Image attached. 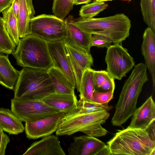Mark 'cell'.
Segmentation results:
<instances>
[{
    "mask_svg": "<svg viewBox=\"0 0 155 155\" xmlns=\"http://www.w3.org/2000/svg\"><path fill=\"white\" fill-rule=\"evenodd\" d=\"M140 5L144 21L155 32V0H140Z\"/></svg>",
    "mask_w": 155,
    "mask_h": 155,
    "instance_id": "4316f807",
    "label": "cell"
},
{
    "mask_svg": "<svg viewBox=\"0 0 155 155\" xmlns=\"http://www.w3.org/2000/svg\"><path fill=\"white\" fill-rule=\"evenodd\" d=\"M74 0H53L52 11L54 15L64 20L72 9Z\"/></svg>",
    "mask_w": 155,
    "mask_h": 155,
    "instance_id": "f546056e",
    "label": "cell"
},
{
    "mask_svg": "<svg viewBox=\"0 0 155 155\" xmlns=\"http://www.w3.org/2000/svg\"><path fill=\"white\" fill-rule=\"evenodd\" d=\"M52 81L55 92L58 93L75 94V86L58 69L53 67L48 70Z\"/></svg>",
    "mask_w": 155,
    "mask_h": 155,
    "instance_id": "44dd1931",
    "label": "cell"
},
{
    "mask_svg": "<svg viewBox=\"0 0 155 155\" xmlns=\"http://www.w3.org/2000/svg\"><path fill=\"white\" fill-rule=\"evenodd\" d=\"M30 35L47 42L63 40L67 35L64 20L54 15L43 14L34 17L30 21Z\"/></svg>",
    "mask_w": 155,
    "mask_h": 155,
    "instance_id": "52a82bcc",
    "label": "cell"
},
{
    "mask_svg": "<svg viewBox=\"0 0 155 155\" xmlns=\"http://www.w3.org/2000/svg\"><path fill=\"white\" fill-rule=\"evenodd\" d=\"M107 4L104 2L94 0L90 3L82 5L79 11V15L82 18H91L106 9Z\"/></svg>",
    "mask_w": 155,
    "mask_h": 155,
    "instance_id": "f1b7e54d",
    "label": "cell"
},
{
    "mask_svg": "<svg viewBox=\"0 0 155 155\" xmlns=\"http://www.w3.org/2000/svg\"><path fill=\"white\" fill-rule=\"evenodd\" d=\"M42 101L49 106L64 112L65 114L75 107L78 102L75 94L55 92L45 97Z\"/></svg>",
    "mask_w": 155,
    "mask_h": 155,
    "instance_id": "e0dca14e",
    "label": "cell"
},
{
    "mask_svg": "<svg viewBox=\"0 0 155 155\" xmlns=\"http://www.w3.org/2000/svg\"><path fill=\"white\" fill-rule=\"evenodd\" d=\"M14 0H0V13L11 6Z\"/></svg>",
    "mask_w": 155,
    "mask_h": 155,
    "instance_id": "e575fe53",
    "label": "cell"
},
{
    "mask_svg": "<svg viewBox=\"0 0 155 155\" xmlns=\"http://www.w3.org/2000/svg\"><path fill=\"white\" fill-rule=\"evenodd\" d=\"M0 127L9 134L17 135L25 130L22 121L11 110L2 107H0Z\"/></svg>",
    "mask_w": 155,
    "mask_h": 155,
    "instance_id": "ffe728a7",
    "label": "cell"
},
{
    "mask_svg": "<svg viewBox=\"0 0 155 155\" xmlns=\"http://www.w3.org/2000/svg\"><path fill=\"white\" fill-rule=\"evenodd\" d=\"M112 43L111 40L104 35L94 34L92 35L91 42V47L94 46L99 48H109Z\"/></svg>",
    "mask_w": 155,
    "mask_h": 155,
    "instance_id": "1f68e13d",
    "label": "cell"
},
{
    "mask_svg": "<svg viewBox=\"0 0 155 155\" xmlns=\"http://www.w3.org/2000/svg\"><path fill=\"white\" fill-rule=\"evenodd\" d=\"M16 47L7 31L2 18L0 16V54H12Z\"/></svg>",
    "mask_w": 155,
    "mask_h": 155,
    "instance_id": "83f0119b",
    "label": "cell"
},
{
    "mask_svg": "<svg viewBox=\"0 0 155 155\" xmlns=\"http://www.w3.org/2000/svg\"><path fill=\"white\" fill-rule=\"evenodd\" d=\"M145 64L134 65L132 71L125 81L120 94L111 122L113 125L120 126L134 113L137 100L144 84L148 79Z\"/></svg>",
    "mask_w": 155,
    "mask_h": 155,
    "instance_id": "6da1fadb",
    "label": "cell"
},
{
    "mask_svg": "<svg viewBox=\"0 0 155 155\" xmlns=\"http://www.w3.org/2000/svg\"><path fill=\"white\" fill-rule=\"evenodd\" d=\"M155 32L148 27L143 35V41L141 46L142 55L145 64L150 73L153 88L155 85Z\"/></svg>",
    "mask_w": 155,
    "mask_h": 155,
    "instance_id": "2e32d148",
    "label": "cell"
},
{
    "mask_svg": "<svg viewBox=\"0 0 155 155\" xmlns=\"http://www.w3.org/2000/svg\"><path fill=\"white\" fill-rule=\"evenodd\" d=\"M11 6L14 13L18 19L20 7L19 0H14Z\"/></svg>",
    "mask_w": 155,
    "mask_h": 155,
    "instance_id": "d590c367",
    "label": "cell"
},
{
    "mask_svg": "<svg viewBox=\"0 0 155 155\" xmlns=\"http://www.w3.org/2000/svg\"><path fill=\"white\" fill-rule=\"evenodd\" d=\"M94 70L91 68L84 71L81 82L80 98L94 102L93 97V93L94 91L93 79Z\"/></svg>",
    "mask_w": 155,
    "mask_h": 155,
    "instance_id": "d4e9b609",
    "label": "cell"
},
{
    "mask_svg": "<svg viewBox=\"0 0 155 155\" xmlns=\"http://www.w3.org/2000/svg\"><path fill=\"white\" fill-rule=\"evenodd\" d=\"M10 141L9 137L4 132L0 127V155H5L6 149Z\"/></svg>",
    "mask_w": 155,
    "mask_h": 155,
    "instance_id": "836d02e7",
    "label": "cell"
},
{
    "mask_svg": "<svg viewBox=\"0 0 155 155\" xmlns=\"http://www.w3.org/2000/svg\"><path fill=\"white\" fill-rule=\"evenodd\" d=\"M93 79L94 90L114 92L115 87L114 79L106 71L94 70Z\"/></svg>",
    "mask_w": 155,
    "mask_h": 155,
    "instance_id": "cb8c5ba5",
    "label": "cell"
},
{
    "mask_svg": "<svg viewBox=\"0 0 155 155\" xmlns=\"http://www.w3.org/2000/svg\"><path fill=\"white\" fill-rule=\"evenodd\" d=\"M25 155H65L58 137L50 135L33 143L23 154Z\"/></svg>",
    "mask_w": 155,
    "mask_h": 155,
    "instance_id": "5bb4252c",
    "label": "cell"
},
{
    "mask_svg": "<svg viewBox=\"0 0 155 155\" xmlns=\"http://www.w3.org/2000/svg\"><path fill=\"white\" fill-rule=\"evenodd\" d=\"M2 18L7 31L11 39L17 46L20 40L18 19L15 16L11 5L2 12Z\"/></svg>",
    "mask_w": 155,
    "mask_h": 155,
    "instance_id": "603a6c76",
    "label": "cell"
},
{
    "mask_svg": "<svg viewBox=\"0 0 155 155\" xmlns=\"http://www.w3.org/2000/svg\"><path fill=\"white\" fill-rule=\"evenodd\" d=\"M111 155H150L155 141L147 130L129 128L118 131L107 142Z\"/></svg>",
    "mask_w": 155,
    "mask_h": 155,
    "instance_id": "5b68a950",
    "label": "cell"
},
{
    "mask_svg": "<svg viewBox=\"0 0 155 155\" xmlns=\"http://www.w3.org/2000/svg\"><path fill=\"white\" fill-rule=\"evenodd\" d=\"M150 155H155V150L152 151Z\"/></svg>",
    "mask_w": 155,
    "mask_h": 155,
    "instance_id": "74e56055",
    "label": "cell"
},
{
    "mask_svg": "<svg viewBox=\"0 0 155 155\" xmlns=\"http://www.w3.org/2000/svg\"><path fill=\"white\" fill-rule=\"evenodd\" d=\"M113 93L112 91L102 92L94 90L93 94L94 101L101 104H108L113 98Z\"/></svg>",
    "mask_w": 155,
    "mask_h": 155,
    "instance_id": "d6a6232c",
    "label": "cell"
},
{
    "mask_svg": "<svg viewBox=\"0 0 155 155\" xmlns=\"http://www.w3.org/2000/svg\"><path fill=\"white\" fill-rule=\"evenodd\" d=\"M92 0H74V5H80L83 4H87L91 2Z\"/></svg>",
    "mask_w": 155,
    "mask_h": 155,
    "instance_id": "8d00e7d4",
    "label": "cell"
},
{
    "mask_svg": "<svg viewBox=\"0 0 155 155\" xmlns=\"http://www.w3.org/2000/svg\"><path fill=\"white\" fill-rule=\"evenodd\" d=\"M65 48L67 55L75 78L76 81V87L78 91L80 92L81 90V78L84 71H83L77 63L71 54L66 48Z\"/></svg>",
    "mask_w": 155,
    "mask_h": 155,
    "instance_id": "4dcf8cb0",
    "label": "cell"
},
{
    "mask_svg": "<svg viewBox=\"0 0 155 155\" xmlns=\"http://www.w3.org/2000/svg\"><path fill=\"white\" fill-rule=\"evenodd\" d=\"M68 151L69 155H111L108 145L87 135L74 137Z\"/></svg>",
    "mask_w": 155,
    "mask_h": 155,
    "instance_id": "30bf717a",
    "label": "cell"
},
{
    "mask_svg": "<svg viewBox=\"0 0 155 155\" xmlns=\"http://www.w3.org/2000/svg\"><path fill=\"white\" fill-rule=\"evenodd\" d=\"M20 74L10 63L8 55L0 54V84L14 90Z\"/></svg>",
    "mask_w": 155,
    "mask_h": 155,
    "instance_id": "d6986e66",
    "label": "cell"
},
{
    "mask_svg": "<svg viewBox=\"0 0 155 155\" xmlns=\"http://www.w3.org/2000/svg\"><path fill=\"white\" fill-rule=\"evenodd\" d=\"M73 16L64 19L67 31L66 37L62 40L71 47L78 50L90 52L92 35L86 32L74 25L71 21Z\"/></svg>",
    "mask_w": 155,
    "mask_h": 155,
    "instance_id": "4fadbf2b",
    "label": "cell"
},
{
    "mask_svg": "<svg viewBox=\"0 0 155 155\" xmlns=\"http://www.w3.org/2000/svg\"><path fill=\"white\" fill-rule=\"evenodd\" d=\"M66 48L84 71L91 68L93 64V58L90 52L82 51L74 48L64 43Z\"/></svg>",
    "mask_w": 155,
    "mask_h": 155,
    "instance_id": "484cf974",
    "label": "cell"
},
{
    "mask_svg": "<svg viewBox=\"0 0 155 155\" xmlns=\"http://www.w3.org/2000/svg\"><path fill=\"white\" fill-rule=\"evenodd\" d=\"M14 91L16 99L42 100L55 92L48 70L23 67Z\"/></svg>",
    "mask_w": 155,
    "mask_h": 155,
    "instance_id": "3957f363",
    "label": "cell"
},
{
    "mask_svg": "<svg viewBox=\"0 0 155 155\" xmlns=\"http://www.w3.org/2000/svg\"><path fill=\"white\" fill-rule=\"evenodd\" d=\"M48 42L54 67L61 71L76 87V81L62 40Z\"/></svg>",
    "mask_w": 155,
    "mask_h": 155,
    "instance_id": "7c38bea8",
    "label": "cell"
},
{
    "mask_svg": "<svg viewBox=\"0 0 155 155\" xmlns=\"http://www.w3.org/2000/svg\"><path fill=\"white\" fill-rule=\"evenodd\" d=\"M105 61L106 71L114 79L121 80L135 65L133 58L121 43L114 44L107 48Z\"/></svg>",
    "mask_w": 155,
    "mask_h": 155,
    "instance_id": "9c48e42d",
    "label": "cell"
},
{
    "mask_svg": "<svg viewBox=\"0 0 155 155\" xmlns=\"http://www.w3.org/2000/svg\"><path fill=\"white\" fill-rule=\"evenodd\" d=\"M129 128L146 130L155 120V104L152 96L137 108Z\"/></svg>",
    "mask_w": 155,
    "mask_h": 155,
    "instance_id": "9a60e30c",
    "label": "cell"
},
{
    "mask_svg": "<svg viewBox=\"0 0 155 155\" xmlns=\"http://www.w3.org/2000/svg\"><path fill=\"white\" fill-rule=\"evenodd\" d=\"M19 10L18 18L19 36L22 38L30 35L29 25L35 11L32 0H19Z\"/></svg>",
    "mask_w": 155,
    "mask_h": 155,
    "instance_id": "ac0fdd59",
    "label": "cell"
},
{
    "mask_svg": "<svg viewBox=\"0 0 155 155\" xmlns=\"http://www.w3.org/2000/svg\"><path fill=\"white\" fill-rule=\"evenodd\" d=\"M11 110L22 121H35L51 116L59 110L47 104L42 100H11Z\"/></svg>",
    "mask_w": 155,
    "mask_h": 155,
    "instance_id": "ba28073f",
    "label": "cell"
},
{
    "mask_svg": "<svg viewBox=\"0 0 155 155\" xmlns=\"http://www.w3.org/2000/svg\"><path fill=\"white\" fill-rule=\"evenodd\" d=\"M12 54L17 64L23 67L48 70L54 67L48 42L29 35L20 38Z\"/></svg>",
    "mask_w": 155,
    "mask_h": 155,
    "instance_id": "277c9868",
    "label": "cell"
},
{
    "mask_svg": "<svg viewBox=\"0 0 155 155\" xmlns=\"http://www.w3.org/2000/svg\"><path fill=\"white\" fill-rule=\"evenodd\" d=\"M65 115L62 111L35 121L25 122V130L26 137L36 139L51 135L56 132Z\"/></svg>",
    "mask_w": 155,
    "mask_h": 155,
    "instance_id": "8fae6325",
    "label": "cell"
},
{
    "mask_svg": "<svg viewBox=\"0 0 155 155\" xmlns=\"http://www.w3.org/2000/svg\"><path fill=\"white\" fill-rule=\"evenodd\" d=\"M72 22L84 31L91 35L96 34L106 36L114 44L121 43L129 35L131 21L123 13L101 18H82Z\"/></svg>",
    "mask_w": 155,
    "mask_h": 155,
    "instance_id": "7a4b0ae2",
    "label": "cell"
},
{
    "mask_svg": "<svg viewBox=\"0 0 155 155\" xmlns=\"http://www.w3.org/2000/svg\"><path fill=\"white\" fill-rule=\"evenodd\" d=\"M96 0V1H102V2H106V1H112L114 0Z\"/></svg>",
    "mask_w": 155,
    "mask_h": 155,
    "instance_id": "f35d334b",
    "label": "cell"
},
{
    "mask_svg": "<svg viewBox=\"0 0 155 155\" xmlns=\"http://www.w3.org/2000/svg\"><path fill=\"white\" fill-rule=\"evenodd\" d=\"M112 108L108 104H101L94 102L87 101L80 98L77 106L65 114V117H68L77 114H87L105 110L108 111Z\"/></svg>",
    "mask_w": 155,
    "mask_h": 155,
    "instance_id": "7402d4cb",
    "label": "cell"
},
{
    "mask_svg": "<svg viewBox=\"0 0 155 155\" xmlns=\"http://www.w3.org/2000/svg\"><path fill=\"white\" fill-rule=\"evenodd\" d=\"M110 114L105 110L77 114L62 119L56 131L57 136L70 135L78 132L95 137L106 135L107 131L101 124L105 123Z\"/></svg>",
    "mask_w": 155,
    "mask_h": 155,
    "instance_id": "8992f818",
    "label": "cell"
}]
</instances>
